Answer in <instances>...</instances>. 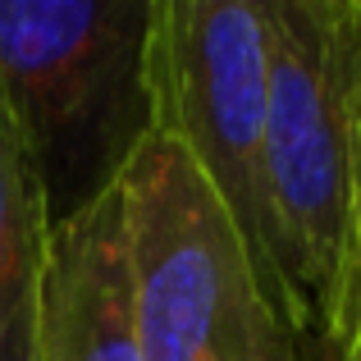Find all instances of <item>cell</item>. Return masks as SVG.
Wrapping results in <instances>:
<instances>
[{"instance_id": "1", "label": "cell", "mask_w": 361, "mask_h": 361, "mask_svg": "<svg viewBox=\"0 0 361 361\" xmlns=\"http://www.w3.org/2000/svg\"><path fill=\"white\" fill-rule=\"evenodd\" d=\"M357 0H270L265 224L293 334L329 338L348 283L357 178Z\"/></svg>"}, {"instance_id": "2", "label": "cell", "mask_w": 361, "mask_h": 361, "mask_svg": "<svg viewBox=\"0 0 361 361\" xmlns=\"http://www.w3.org/2000/svg\"><path fill=\"white\" fill-rule=\"evenodd\" d=\"M115 178L142 361H298L247 238L188 151L142 123Z\"/></svg>"}, {"instance_id": "3", "label": "cell", "mask_w": 361, "mask_h": 361, "mask_svg": "<svg viewBox=\"0 0 361 361\" xmlns=\"http://www.w3.org/2000/svg\"><path fill=\"white\" fill-rule=\"evenodd\" d=\"M137 92L147 128L188 151L233 215L279 316L283 288L265 224V97H270V0H151Z\"/></svg>"}, {"instance_id": "4", "label": "cell", "mask_w": 361, "mask_h": 361, "mask_svg": "<svg viewBox=\"0 0 361 361\" xmlns=\"http://www.w3.org/2000/svg\"><path fill=\"white\" fill-rule=\"evenodd\" d=\"M142 32L147 5L0 0V101L42 169L137 73Z\"/></svg>"}, {"instance_id": "5", "label": "cell", "mask_w": 361, "mask_h": 361, "mask_svg": "<svg viewBox=\"0 0 361 361\" xmlns=\"http://www.w3.org/2000/svg\"><path fill=\"white\" fill-rule=\"evenodd\" d=\"M37 361H142L115 169L51 229L37 298Z\"/></svg>"}, {"instance_id": "6", "label": "cell", "mask_w": 361, "mask_h": 361, "mask_svg": "<svg viewBox=\"0 0 361 361\" xmlns=\"http://www.w3.org/2000/svg\"><path fill=\"white\" fill-rule=\"evenodd\" d=\"M51 229L46 169L0 101V361H37V298Z\"/></svg>"}, {"instance_id": "7", "label": "cell", "mask_w": 361, "mask_h": 361, "mask_svg": "<svg viewBox=\"0 0 361 361\" xmlns=\"http://www.w3.org/2000/svg\"><path fill=\"white\" fill-rule=\"evenodd\" d=\"M357 338H361V274H357V288H353V298H348L343 320H338V329H334V338H329V343H334L338 353H348Z\"/></svg>"}, {"instance_id": "8", "label": "cell", "mask_w": 361, "mask_h": 361, "mask_svg": "<svg viewBox=\"0 0 361 361\" xmlns=\"http://www.w3.org/2000/svg\"><path fill=\"white\" fill-rule=\"evenodd\" d=\"M343 361H361V338H357V343H353V348L343 353Z\"/></svg>"}]
</instances>
